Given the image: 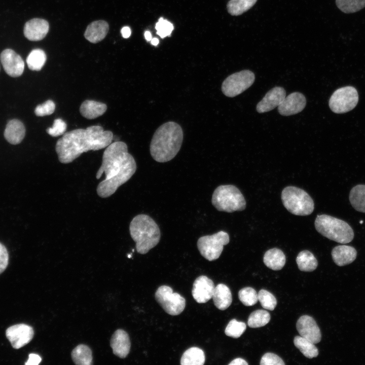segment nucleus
Listing matches in <instances>:
<instances>
[{"mask_svg": "<svg viewBox=\"0 0 365 365\" xmlns=\"http://www.w3.org/2000/svg\"><path fill=\"white\" fill-rule=\"evenodd\" d=\"M55 109V104L53 101L48 100L43 103L38 105L34 110L36 116L43 117L53 114Z\"/></svg>", "mask_w": 365, "mask_h": 365, "instance_id": "obj_40", "label": "nucleus"}, {"mask_svg": "<svg viewBox=\"0 0 365 365\" xmlns=\"http://www.w3.org/2000/svg\"><path fill=\"white\" fill-rule=\"evenodd\" d=\"M1 60L6 72L12 77L20 76L24 69V62L21 57L14 50L7 49L2 51Z\"/></svg>", "mask_w": 365, "mask_h": 365, "instance_id": "obj_13", "label": "nucleus"}, {"mask_svg": "<svg viewBox=\"0 0 365 365\" xmlns=\"http://www.w3.org/2000/svg\"><path fill=\"white\" fill-rule=\"evenodd\" d=\"M337 7L347 14L353 13L365 7V0H336Z\"/></svg>", "mask_w": 365, "mask_h": 365, "instance_id": "obj_34", "label": "nucleus"}, {"mask_svg": "<svg viewBox=\"0 0 365 365\" xmlns=\"http://www.w3.org/2000/svg\"><path fill=\"white\" fill-rule=\"evenodd\" d=\"M212 298L214 305L221 310L227 309L232 301L230 288L223 283H220L215 287Z\"/></svg>", "mask_w": 365, "mask_h": 365, "instance_id": "obj_23", "label": "nucleus"}, {"mask_svg": "<svg viewBox=\"0 0 365 365\" xmlns=\"http://www.w3.org/2000/svg\"><path fill=\"white\" fill-rule=\"evenodd\" d=\"M296 262L300 270L311 272L315 270L318 262L314 256L309 251L305 250L299 253Z\"/></svg>", "mask_w": 365, "mask_h": 365, "instance_id": "obj_29", "label": "nucleus"}, {"mask_svg": "<svg viewBox=\"0 0 365 365\" xmlns=\"http://www.w3.org/2000/svg\"><path fill=\"white\" fill-rule=\"evenodd\" d=\"M25 133V128L23 124L18 120L13 119L7 123L4 136L9 143L17 144L22 141Z\"/></svg>", "mask_w": 365, "mask_h": 365, "instance_id": "obj_21", "label": "nucleus"}, {"mask_svg": "<svg viewBox=\"0 0 365 365\" xmlns=\"http://www.w3.org/2000/svg\"><path fill=\"white\" fill-rule=\"evenodd\" d=\"M357 251L351 246L338 245L332 251V257L335 263L339 266H343L352 263L356 259Z\"/></svg>", "mask_w": 365, "mask_h": 365, "instance_id": "obj_20", "label": "nucleus"}, {"mask_svg": "<svg viewBox=\"0 0 365 365\" xmlns=\"http://www.w3.org/2000/svg\"><path fill=\"white\" fill-rule=\"evenodd\" d=\"M71 358L76 364L91 365L92 364V354L91 349L87 345L80 344L72 351Z\"/></svg>", "mask_w": 365, "mask_h": 365, "instance_id": "obj_27", "label": "nucleus"}, {"mask_svg": "<svg viewBox=\"0 0 365 365\" xmlns=\"http://www.w3.org/2000/svg\"><path fill=\"white\" fill-rule=\"evenodd\" d=\"M211 203L218 211L233 212L246 207V201L240 191L235 186L221 185L214 191Z\"/></svg>", "mask_w": 365, "mask_h": 365, "instance_id": "obj_6", "label": "nucleus"}, {"mask_svg": "<svg viewBox=\"0 0 365 365\" xmlns=\"http://www.w3.org/2000/svg\"><path fill=\"white\" fill-rule=\"evenodd\" d=\"M261 365H284L283 360L277 355L270 352L265 353L261 358Z\"/></svg>", "mask_w": 365, "mask_h": 365, "instance_id": "obj_41", "label": "nucleus"}, {"mask_svg": "<svg viewBox=\"0 0 365 365\" xmlns=\"http://www.w3.org/2000/svg\"><path fill=\"white\" fill-rule=\"evenodd\" d=\"M155 297L164 311L171 315L180 314L186 306V300L181 295L173 293L172 289L167 285L158 288Z\"/></svg>", "mask_w": 365, "mask_h": 365, "instance_id": "obj_11", "label": "nucleus"}, {"mask_svg": "<svg viewBox=\"0 0 365 365\" xmlns=\"http://www.w3.org/2000/svg\"><path fill=\"white\" fill-rule=\"evenodd\" d=\"M297 330L301 336L314 344L319 343L321 338L320 329L314 318L309 315H303L296 323Z\"/></svg>", "mask_w": 365, "mask_h": 365, "instance_id": "obj_14", "label": "nucleus"}, {"mask_svg": "<svg viewBox=\"0 0 365 365\" xmlns=\"http://www.w3.org/2000/svg\"><path fill=\"white\" fill-rule=\"evenodd\" d=\"M144 37L147 41H151L152 39V34L149 31H146L144 32Z\"/></svg>", "mask_w": 365, "mask_h": 365, "instance_id": "obj_46", "label": "nucleus"}, {"mask_svg": "<svg viewBox=\"0 0 365 365\" xmlns=\"http://www.w3.org/2000/svg\"><path fill=\"white\" fill-rule=\"evenodd\" d=\"M358 95L352 86H346L336 90L329 100V106L335 113L341 114L353 110L357 105Z\"/></svg>", "mask_w": 365, "mask_h": 365, "instance_id": "obj_10", "label": "nucleus"}, {"mask_svg": "<svg viewBox=\"0 0 365 365\" xmlns=\"http://www.w3.org/2000/svg\"><path fill=\"white\" fill-rule=\"evenodd\" d=\"M205 359L203 351L199 348L193 347L185 351L180 362L181 365H203Z\"/></svg>", "mask_w": 365, "mask_h": 365, "instance_id": "obj_26", "label": "nucleus"}, {"mask_svg": "<svg viewBox=\"0 0 365 365\" xmlns=\"http://www.w3.org/2000/svg\"><path fill=\"white\" fill-rule=\"evenodd\" d=\"M318 233L327 238L340 243H348L354 238L351 227L346 222L326 215H318L315 221Z\"/></svg>", "mask_w": 365, "mask_h": 365, "instance_id": "obj_5", "label": "nucleus"}, {"mask_svg": "<svg viewBox=\"0 0 365 365\" xmlns=\"http://www.w3.org/2000/svg\"><path fill=\"white\" fill-rule=\"evenodd\" d=\"M254 74L249 70H243L234 73L223 81L222 91L229 97H234L245 91L253 83Z\"/></svg>", "mask_w": 365, "mask_h": 365, "instance_id": "obj_9", "label": "nucleus"}, {"mask_svg": "<svg viewBox=\"0 0 365 365\" xmlns=\"http://www.w3.org/2000/svg\"><path fill=\"white\" fill-rule=\"evenodd\" d=\"M349 200L356 210L365 212V185H358L352 188L349 194Z\"/></svg>", "mask_w": 365, "mask_h": 365, "instance_id": "obj_28", "label": "nucleus"}, {"mask_svg": "<svg viewBox=\"0 0 365 365\" xmlns=\"http://www.w3.org/2000/svg\"><path fill=\"white\" fill-rule=\"evenodd\" d=\"M306 104V99L303 94L293 92L285 96L278 106V111L282 116L293 115L302 111Z\"/></svg>", "mask_w": 365, "mask_h": 365, "instance_id": "obj_15", "label": "nucleus"}, {"mask_svg": "<svg viewBox=\"0 0 365 365\" xmlns=\"http://www.w3.org/2000/svg\"><path fill=\"white\" fill-rule=\"evenodd\" d=\"M151 42L153 45L157 46L159 44V40L156 38H152Z\"/></svg>", "mask_w": 365, "mask_h": 365, "instance_id": "obj_47", "label": "nucleus"}, {"mask_svg": "<svg viewBox=\"0 0 365 365\" xmlns=\"http://www.w3.org/2000/svg\"><path fill=\"white\" fill-rule=\"evenodd\" d=\"M246 328V325L244 322L233 319L227 324L225 333L229 337L238 338L245 332Z\"/></svg>", "mask_w": 365, "mask_h": 365, "instance_id": "obj_36", "label": "nucleus"}, {"mask_svg": "<svg viewBox=\"0 0 365 365\" xmlns=\"http://www.w3.org/2000/svg\"><path fill=\"white\" fill-rule=\"evenodd\" d=\"M136 170L133 157L128 153L127 144L117 141L106 147L102 164L96 177L99 179L104 173L105 178L97 186V195L102 198L110 197L132 176Z\"/></svg>", "mask_w": 365, "mask_h": 365, "instance_id": "obj_1", "label": "nucleus"}, {"mask_svg": "<svg viewBox=\"0 0 365 365\" xmlns=\"http://www.w3.org/2000/svg\"><path fill=\"white\" fill-rule=\"evenodd\" d=\"M9 262V254L6 247L0 243V274L7 267Z\"/></svg>", "mask_w": 365, "mask_h": 365, "instance_id": "obj_42", "label": "nucleus"}, {"mask_svg": "<svg viewBox=\"0 0 365 365\" xmlns=\"http://www.w3.org/2000/svg\"><path fill=\"white\" fill-rule=\"evenodd\" d=\"M113 133L99 125L77 129L65 133L56 142L55 150L61 163H71L82 153L105 148L112 143Z\"/></svg>", "mask_w": 365, "mask_h": 365, "instance_id": "obj_2", "label": "nucleus"}, {"mask_svg": "<svg viewBox=\"0 0 365 365\" xmlns=\"http://www.w3.org/2000/svg\"><path fill=\"white\" fill-rule=\"evenodd\" d=\"M173 25L171 23L162 17H161L158 20L155 26L157 34L161 38L170 35L173 30Z\"/></svg>", "mask_w": 365, "mask_h": 365, "instance_id": "obj_38", "label": "nucleus"}, {"mask_svg": "<svg viewBox=\"0 0 365 365\" xmlns=\"http://www.w3.org/2000/svg\"><path fill=\"white\" fill-rule=\"evenodd\" d=\"M110 345L115 355L121 358H125L129 353L131 346L127 333L122 329L116 330L112 336Z\"/></svg>", "mask_w": 365, "mask_h": 365, "instance_id": "obj_19", "label": "nucleus"}, {"mask_svg": "<svg viewBox=\"0 0 365 365\" xmlns=\"http://www.w3.org/2000/svg\"><path fill=\"white\" fill-rule=\"evenodd\" d=\"M239 300L243 305L251 306L256 304L258 301V295L254 289L246 287L241 289L238 293Z\"/></svg>", "mask_w": 365, "mask_h": 365, "instance_id": "obj_35", "label": "nucleus"}, {"mask_svg": "<svg viewBox=\"0 0 365 365\" xmlns=\"http://www.w3.org/2000/svg\"><path fill=\"white\" fill-rule=\"evenodd\" d=\"M42 360L41 357L38 354L31 353L29 355V358L26 365H38Z\"/></svg>", "mask_w": 365, "mask_h": 365, "instance_id": "obj_43", "label": "nucleus"}, {"mask_svg": "<svg viewBox=\"0 0 365 365\" xmlns=\"http://www.w3.org/2000/svg\"><path fill=\"white\" fill-rule=\"evenodd\" d=\"M47 59L45 52L40 49L32 50L26 58L28 68L32 70H40L44 65Z\"/></svg>", "mask_w": 365, "mask_h": 365, "instance_id": "obj_32", "label": "nucleus"}, {"mask_svg": "<svg viewBox=\"0 0 365 365\" xmlns=\"http://www.w3.org/2000/svg\"><path fill=\"white\" fill-rule=\"evenodd\" d=\"M215 286L212 280L206 276L197 277L194 282L192 296L198 303H205L212 298Z\"/></svg>", "mask_w": 365, "mask_h": 365, "instance_id": "obj_16", "label": "nucleus"}, {"mask_svg": "<svg viewBox=\"0 0 365 365\" xmlns=\"http://www.w3.org/2000/svg\"><path fill=\"white\" fill-rule=\"evenodd\" d=\"M270 318V314L268 311L264 310H257L249 315L247 324L251 328L262 327L269 322Z\"/></svg>", "mask_w": 365, "mask_h": 365, "instance_id": "obj_33", "label": "nucleus"}, {"mask_svg": "<svg viewBox=\"0 0 365 365\" xmlns=\"http://www.w3.org/2000/svg\"><path fill=\"white\" fill-rule=\"evenodd\" d=\"M122 35L124 38H128L131 35V29L128 26L123 27L121 30Z\"/></svg>", "mask_w": 365, "mask_h": 365, "instance_id": "obj_45", "label": "nucleus"}, {"mask_svg": "<svg viewBox=\"0 0 365 365\" xmlns=\"http://www.w3.org/2000/svg\"><path fill=\"white\" fill-rule=\"evenodd\" d=\"M258 295V301L263 308L269 310H273L277 305V301L274 295L265 289H261Z\"/></svg>", "mask_w": 365, "mask_h": 365, "instance_id": "obj_37", "label": "nucleus"}, {"mask_svg": "<svg viewBox=\"0 0 365 365\" xmlns=\"http://www.w3.org/2000/svg\"><path fill=\"white\" fill-rule=\"evenodd\" d=\"M286 96V92L281 87H275L269 91L258 103L256 109L258 113L269 112L278 107Z\"/></svg>", "mask_w": 365, "mask_h": 365, "instance_id": "obj_17", "label": "nucleus"}, {"mask_svg": "<svg viewBox=\"0 0 365 365\" xmlns=\"http://www.w3.org/2000/svg\"><path fill=\"white\" fill-rule=\"evenodd\" d=\"M258 0H230L227 5V10L232 16L242 14L251 8Z\"/></svg>", "mask_w": 365, "mask_h": 365, "instance_id": "obj_31", "label": "nucleus"}, {"mask_svg": "<svg viewBox=\"0 0 365 365\" xmlns=\"http://www.w3.org/2000/svg\"><path fill=\"white\" fill-rule=\"evenodd\" d=\"M107 105L98 101L86 100L81 104L80 112L87 119H94L102 116L106 111Z\"/></svg>", "mask_w": 365, "mask_h": 365, "instance_id": "obj_24", "label": "nucleus"}, {"mask_svg": "<svg viewBox=\"0 0 365 365\" xmlns=\"http://www.w3.org/2000/svg\"><path fill=\"white\" fill-rule=\"evenodd\" d=\"M49 29L48 22L43 19L33 18L26 22L23 29L24 35L31 41L43 40Z\"/></svg>", "mask_w": 365, "mask_h": 365, "instance_id": "obj_18", "label": "nucleus"}, {"mask_svg": "<svg viewBox=\"0 0 365 365\" xmlns=\"http://www.w3.org/2000/svg\"><path fill=\"white\" fill-rule=\"evenodd\" d=\"M229 241L228 234L221 231L211 235L200 237L197 241V247L202 256L212 261L220 257L224 246L228 244Z\"/></svg>", "mask_w": 365, "mask_h": 365, "instance_id": "obj_8", "label": "nucleus"}, {"mask_svg": "<svg viewBox=\"0 0 365 365\" xmlns=\"http://www.w3.org/2000/svg\"><path fill=\"white\" fill-rule=\"evenodd\" d=\"M183 140V131L177 123L169 121L161 125L154 133L150 146V154L156 161H170L179 152Z\"/></svg>", "mask_w": 365, "mask_h": 365, "instance_id": "obj_3", "label": "nucleus"}, {"mask_svg": "<svg viewBox=\"0 0 365 365\" xmlns=\"http://www.w3.org/2000/svg\"><path fill=\"white\" fill-rule=\"evenodd\" d=\"M281 197L285 208L293 214L305 216L313 211V200L306 192L300 188L286 187L282 190Z\"/></svg>", "mask_w": 365, "mask_h": 365, "instance_id": "obj_7", "label": "nucleus"}, {"mask_svg": "<svg viewBox=\"0 0 365 365\" xmlns=\"http://www.w3.org/2000/svg\"><path fill=\"white\" fill-rule=\"evenodd\" d=\"M229 365H248V363L243 359L237 358L229 363Z\"/></svg>", "mask_w": 365, "mask_h": 365, "instance_id": "obj_44", "label": "nucleus"}, {"mask_svg": "<svg viewBox=\"0 0 365 365\" xmlns=\"http://www.w3.org/2000/svg\"><path fill=\"white\" fill-rule=\"evenodd\" d=\"M129 231L136 243L137 252L142 254L156 246L161 237L160 230L157 223L144 214L134 217L130 223Z\"/></svg>", "mask_w": 365, "mask_h": 365, "instance_id": "obj_4", "label": "nucleus"}, {"mask_svg": "<svg viewBox=\"0 0 365 365\" xmlns=\"http://www.w3.org/2000/svg\"><path fill=\"white\" fill-rule=\"evenodd\" d=\"M33 335L32 327L23 323L12 325L6 331L7 339L15 349H19L30 342Z\"/></svg>", "mask_w": 365, "mask_h": 365, "instance_id": "obj_12", "label": "nucleus"}, {"mask_svg": "<svg viewBox=\"0 0 365 365\" xmlns=\"http://www.w3.org/2000/svg\"><path fill=\"white\" fill-rule=\"evenodd\" d=\"M108 29V24L106 21H95L87 26L84 36L90 42L97 43L105 37Z\"/></svg>", "mask_w": 365, "mask_h": 365, "instance_id": "obj_22", "label": "nucleus"}, {"mask_svg": "<svg viewBox=\"0 0 365 365\" xmlns=\"http://www.w3.org/2000/svg\"><path fill=\"white\" fill-rule=\"evenodd\" d=\"M285 261V256L283 251L277 248L269 249L263 257L265 265L273 270H281L284 267Z\"/></svg>", "mask_w": 365, "mask_h": 365, "instance_id": "obj_25", "label": "nucleus"}, {"mask_svg": "<svg viewBox=\"0 0 365 365\" xmlns=\"http://www.w3.org/2000/svg\"><path fill=\"white\" fill-rule=\"evenodd\" d=\"M294 343L302 354L308 358L316 357L318 355V349L314 344L301 336L294 338Z\"/></svg>", "mask_w": 365, "mask_h": 365, "instance_id": "obj_30", "label": "nucleus"}, {"mask_svg": "<svg viewBox=\"0 0 365 365\" xmlns=\"http://www.w3.org/2000/svg\"><path fill=\"white\" fill-rule=\"evenodd\" d=\"M67 127L66 123L61 119H55L52 127L48 128L46 132L53 137H57L65 133Z\"/></svg>", "mask_w": 365, "mask_h": 365, "instance_id": "obj_39", "label": "nucleus"}]
</instances>
